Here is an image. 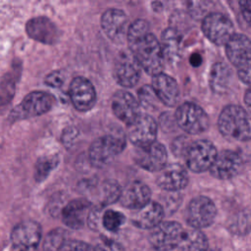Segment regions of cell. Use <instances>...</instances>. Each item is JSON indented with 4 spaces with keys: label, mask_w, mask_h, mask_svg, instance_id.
<instances>
[{
    "label": "cell",
    "mask_w": 251,
    "mask_h": 251,
    "mask_svg": "<svg viewBox=\"0 0 251 251\" xmlns=\"http://www.w3.org/2000/svg\"><path fill=\"white\" fill-rule=\"evenodd\" d=\"M202 30L205 36L216 45H226L234 34L231 21L222 13L213 12L206 15L202 21Z\"/></svg>",
    "instance_id": "ba28073f"
},
{
    "label": "cell",
    "mask_w": 251,
    "mask_h": 251,
    "mask_svg": "<svg viewBox=\"0 0 251 251\" xmlns=\"http://www.w3.org/2000/svg\"><path fill=\"white\" fill-rule=\"evenodd\" d=\"M162 53L165 61L176 62L181 50V37L174 28H167L161 37L160 41Z\"/></svg>",
    "instance_id": "484cf974"
},
{
    "label": "cell",
    "mask_w": 251,
    "mask_h": 251,
    "mask_svg": "<svg viewBox=\"0 0 251 251\" xmlns=\"http://www.w3.org/2000/svg\"><path fill=\"white\" fill-rule=\"evenodd\" d=\"M209 246L206 235L196 228L185 229L184 235L177 246V251H207Z\"/></svg>",
    "instance_id": "4316f807"
},
{
    "label": "cell",
    "mask_w": 251,
    "mask_h": 251,
    "mask_svg": "<svg viewBox=\"0 0 251 251\" xmlns=\"http://www.w3.org/2000/svg\"><path fill=\"white\" fill-rule=\"evenodd\" d=\"M128 26L127 17L120 9H108L101 17V27L103 31L115 43H122L126 38Z\"/></svg>",
    "instance_id": "4fadbf2b"
},
{
    "label": "cell",
    "mask_w": 251,
    "mask_h": 251,
    "mask_svg": "<svg viewBox=\"0 0 251 251\" xmlns=\"http://www.w3.org/2000/svg\"><path fill=\"white\" fill-rule=\"evenodd\" d=\"M126 39L131 55L140 68L152 76L162 73L165 60L160 41L150 31L145 20L137 19L128 26Z\"/></svg>",
    "instance_id": "6da1fadb"
},
{
    "label": "cell",
    "mask_w": 251,
    "mask_h": 251,
    "mask_svg": "<svg viewBox=\"0 0 251 251\" xmlns=\"http://www.w3.org/2000/svg\"><path fill=\"white\" fill-rule=\"evenodd\" d=\"M69 92L73 105L78 111H88L96 102L95 88L93 84L83 76H76L72 80Z\"/></svg>",
    "instance_id": "9a60e30c"
},
{
    "label": "cell",
    "mask_w": 251,
    "mask_h": 251,
    "mask_svg": "<svg viewBox=\"0 0 251 251\" xmlns=\"http://www.w3.org/2000/svg\"><path fill=\"white\" fill-rule=\"evenodd\" d=\"M159 101L168 107H175L179 101V87L175 78L164 73L153 76L152 85Z\"/></svg>",
    "instance_id": "d6986e66"
},
{
    "label": "cell",
    "mask_w": 251,
    "mask_h": 251,
    "mask_svg": "<svg viewBox=\"0 0 251 251\" xmlns=\"http://www.w3.org/2000/svg\"><path fill=\"white\" fill-rule=\"evenodd\" d=\"M217 155L218 152L215 145L205 139L189 143L183 150L185 164L194 173H202L209 170Z\"/></svg>",
    "instance_id": "277c9868"
},
{
    "label": "cell",
    "mask_w": 251,
    "mask_h": 251,
    "mask_svg": "<svg viewBox=\"0 0 251 251\" xmlns=\"http://www.w3.org/2000/svg\"><path fill=\"white\" fill-rule=\"evenodd\" d=\"M67 239V231L63 228L51 230L45 237L43 243L44 251H58Z\"/></svg>",
    "instance_id": "1f68e13d"
},
{
    "label": "cell",
    "mask_w": 251,
    "mask_h": 251,
    "mask_svg": "<svg viewBox=\"0 0 251 251\" xmlns=\"http://www.w3.org/2000/svg\"><path fill=\"white\" fill-rule=\"evenodd\" d=\"M93 251H126L123 245L112 239H104L98 243Z\"/></svg>",
    "instance_id": "d590c367"
},
{
    "label": "cell",
    "mask_w": 251,
    "mask_h": 251,
    "mask_svg": "<svg viewBox=\"0 0 251 251\" xmlns=\"http://www.w3.org/2000/svg\"><path fill=\"white\" fill-rule=\"evenodd\" d=\"M41 239V227L33 221H25L15 226L11 234L16 251H35Z\"/></svg>",
    "instance_id": "7c38bea8"
},
{
    "label": "cell",
    "mask_w": 251,
    "mask_h": 251,
    "mask_svg": "<svg viewBox=\"0 0 251 251\" xmlns=\"http://www.w3.org/2000/svg\"><path fill=\"white\" fill-rule=\"evenodd\" d=\"M242 166V158L237 152L224 150L218 153L209 171L210 174L218 179H228L235 176Z\"/></svg>",
    "instance_id": "5bb4252c"
},
{
    "label": "cell",
    "mask_w": 251,
    "mask_h": 251,
    "mask_svg": "<svg viewBox=\"0 0 251 251\" xmlns=\"http://www.w3.org/2000/svg\"><path fill=\"white\" fill-rule=\"evenodd\" d=\"M229 229L236 234H245L251 229V213L241 211L233 217L229 224Z\"/></svg>",
    "instance_id": "4dcf8cb0"
},
{
    "label": "cell",
    "mask_w": 251,
    "mask_h": 251,
    "mask_svg": "<svg viewBox=\"0 0 251 251\" xmlns=\"http://www.w3.org/2000/svg\"><path fill=\"white\" fill-rule=\"evenodd\" d=\"M90 202L84 198L75 199L62 210V220L71 228H80L84 226L89 214Z\"/></svg>",
    "instance_id": "603a6c76"
},
{
    "label": "cell",
    "mask_w": 251,
    "mask_h": 251,
    "mask_svg": "<svg viewBox=\"0 0 251 251\" xmlns=\"http://www.w3.org/2000/svg\"><path fill=\"white\" fill-rule=\"evenodd\" d=\"M64 82V75L60 71H54L45 77V83L51 87H59Z\"/></svg>",
    "instance_id": "8d00e7d4"
},
{
    "label": "cell",
    "mask_w": 251,
    "mask_h": 251,
    "mask_svg": "<svg viewBox=\"0 0 251 251\" xmlns=\"http://www.w3.org/2000/svg\"><path fill=\"white\" fill-rule=\"evenodd\" d=\"M126 217L124 214L114 210H107L104 212L101 223L103 226L109 231H118L125 224Z\"/></svg>",
    "instance_id": "d6a6232c"
},
{
    "label": "cell",
    "mask_w": 251,
    "mask_h": 251,
    "mask_svg": "<svg viewBox=\"0 0 251 251\" xmlns=\"http://www.w3.org/2000/svg\"><path fill=\"white\" fill-rule=\"evenodd\" d=\"M138 100L141 105L145 108H153L157 105V102H160L156 96L153 88L149 85H144L138 90Z\"/></svg>",
    "instance_id": "836d02e7"
},
{
    "label": "cell",
    "mask_w": 251,
    "mask_h": 251,
    "mask_svg": "<svg viewBox=\"0 0 251 251\" xmlns=\"http://www.w3.org/2000/svg\"><path fill=\"white\" fill-rule=\"evenodd\" d=\"M164 208L158 202H149L144 207L136 210L131 221L132 224L142 229H152L157 226L164 218Z\"/></svg>",
    "instance_id": "cb8c5ba5"
},
{
    "label": "cell",
    "mask_w": 251,
    "mask_h": 251,
    "mask_svg": "<svg viewBox=\"0 0 251 251\" xmlns=\"http://www.w3.org/2000/svg\"><path fill=\"white\" fill-rule=\"evenodd\" d=\"M167 161L168 153L166 147L156 141L146 147L138 148L135 155L137 165L149 172H160L167 165Z\"/></svg>",
    "instance_id": "2e32d148"
},
{
    "label": "cell",
    "mask_w": 251,
    "mask_h": 251,
    "mask_svg": "<svg viewBox=\"0 0 251 251\" xmlns=\"http://www.w3.org/2000/svg\"><path fill=\"white\" fill-rule=\"evenodd\" d=\"M238 5L244 21L251 25V0H241Z\"/></svg>",
    "instance_id": "74e56055"
},
{
    "label": "cell",
    "mask_w": 251,
    "mask_h": 251,
    "mask_svg": "<svg viewBox=\"0 0 251 251\" xmlns=\"http://www.w3.org/2000/svg\"><path fill=\"white\" fill-rule=\"evenodd\" d=\"M58 251H93V248L83 241L68 239Z\"/></svg>",
    "instance_id": "e575fe53"
},
{
    "label": "cell",
    "mask_w": 251,
    "mask_h": 251,
    "mask_svg": "<svg viewBox=\"0 0 251 251\" xmlns=\"http://www.w3.org/2000/svg\"><path fill=\"white\" fill-rule=\"evenodd\" d=\"M225 46L226 57L240 80L251 86V40L242 33H234Z\"/></svg>",
    "instance_id": "3957f363"
},
{
    "label": "cell",
    "mask_w": 251,
    "mask_h": 251,
    "mask_svg": "<svg viewBox=\"0 0 251 251\" xmlns=\"http://www.w3.org/2000/svg\"><path fill=\"white\" fill-rule=\"evenodd\" d=\"M29 37L44 44H54L59 38V30L55 24L46 17L30 19L25 25Z\"/></svg>",
    "instance_id": "ffe728a7"
},
{
    "label": "cell",
    "mask_w": 251,
    "mask_h": 251,
    "mask_svg": "<svg viewBox=\"0 0 251 251\" xmlns=\"http://www.w3.org/2000/svg\"><path fill=\"white\" fill-rule=\"evenodd\" d=\"M125 147V138L113 134L103 135L93 141L90 145L89 160L93 166L102 168L112 162Z\"/></svg>",
    "instance_id": "5b68a950"
},
{
    "label": "cell",
    "mask_w": 251,
    "mask_h": 251,
    "mask_svg": "<svg viewBox=\"0 0 251 251\" xmlns=\"http://www.w3.org/2000/svg\"><path fill=\"white\" fill-rule=\"evenodd\" d=\"M244 102L247 108L251 111V86L246 90L244 94Z\"/></svg>",
    "instance_id": "ab89813d"
},
{
    "label": "cell",
    "mask_w": 251,
    "mask_h": 251,
    "mask_svg": "<svg viewBox=\"0 0 251 251\" xmlns=\"http://www.w3.org/2000/svg\"><path fill=\"white\" fill-rule=\"evenodd\" d=\"M55 99L50 93L33 91L27 94L12 112L14 119H26L47 113L54 105Z\"/></svg>",
    "instance_id": "9c48e42d"
},
{
    "label": "cell",
    "mask_w": 251,
    "mask_h": 251,
    "mask_svg": "<svg viewBox=\"0 0 251 251\" xmlns=\"http://www.w3.org/2000/svg\"><path fill=\"white\" fill-rule=\"evenodd\" d=\"M231 72L229 67L223 63L217 62L213 65L210 73V86L217 94H225L230 85Z\"/></svg>",
    "instance_id": "d4e9b609"
},
{
    "label": "cell",
    "mask_w": 251,
    "mask_h": 251,
    "mask_svg": "<svg viewBox=\"0 0 251 251\" xmlns=\"http://www.w3.org/2000/svg\"><path fill=\"white\" fill-rule=\"evenodd\" d=\"M201 61H202V59L199 54H193L190 57V64L193 67H198L201 64Z\"/></svg>",
    "instance_id": "f35d334b"
},
{
    "label": "cell",
    "mask_w": 251,
    "mask_h": 251,
    "mask_svg": "<svg viewBox=\"0 0 251 251\" xmlns=\"http://www.w3.org/2000/svg\"><path fill=\"white\" fill-rule=\"evenodd\" d=\"M122 187L118 181L114 179H107L101 185L100 204L101 206L112 204L120 200L122 194Z\"/></svg>",
    "instance_id": "83f0119b"
},
{
    "label": "cell",
    "mask_w": 251,
    "mask_h": 251,
    "mask_svg": "<svg viewBox=\"0 0 251 251\" xmlns=\"http://www.w3.org/2000/svg\"><path fill=\"white\" fill-rule=\"evenodd\" d=\"M150 188L145 183L139 180H134L126 184V186L122 189L120 201L126 208L138 210L148 204L150 202Z\"/></svg>",
    "instance_id": "7402d4cb"
},
{
    "label": "cell",
    "mask_w": 251,
    "mask_h": 251,
    "mask_svg": "<svg viewBox=\"0 0 251 251\" xmlns=\"http://www.w3.org/2000/svg\"><path fill=\"white\" fill-rule=\"evenodd\" d=\"M184 232L185 229L177 222H162L152 228L149 234V242L158 251H170L177 248Z\"/></svg>",
    "instance_id": "52a82bcc"
},
{
    "label": "cell",
    "mask_w": 251,
    "mask_h": 251,
    "mask_svg": "<svg viewBox=\"0 0 251 251\" xmlns=\"http://www.w3.org/2000/svg\"><path fill=\"white\" fill-rule=\"evenodd\" d=\"M175 118L177 126L186 133L199 134L209 126V118L206 112L200 106L191 102L179 105Z\"/></svg>",
    "instance_id": "8992f818"
},
{
    "label": "cell",
    "mask_w": 251,
    "mask_h": 251,
    "mask_svg": "<svg viewBox=\"0 0 251 251\" xmlns=\"http://www.w3.org/2000/svg\"><path fill=\"white\" fill-rule=\"evenodd\" d=\"M158 126L156 121L149 115L139 116L127 126V135L132 144L138 148L146 147L155 142Z\"/></svg>",
    "instance_id": "8fae6325"
},
{
    "label": "cell",
    "mask_w": 251,
    "mask_h": 251,
    "mask_svg": "<svg viewBox=\"0 0 251 251\" xmlns=\"http://www.w3.org/2000/svg\"><path fill=\"white\" fill-rule=\"evenodd\" d=\"M217 216L214 202L206 196L193 198L186 210V221L192 228L200 229L211 226Z\"/></svg>",
    "instance_id": "30bf717a"
},
{
    "label": "cell",
    "mask_w": 251,
    "mask_h": 251,
    "mask_svg": "<svg viewBox=\"0 0 251 251\" xmlns=\"http://www.w3.org/2000/svg\"><path fill=\"white\" fill-rule=\"evenodd\" d=\"M188 179V175L182 166L179 164H167L159 172L156 181L165 190L177 191L187 185Z\"/></svg>",
    "instance_id": "44dd1931"
},
{
    "label": "cell",
    "mask_w": 251,
    "mask_h": 251,
    "mask_svg": "<svg viewBox=\"0 0 251 251\" xmlns=\"http://www.w3.org/2000/svg\"><path fill=\"white\" fill-rule=\"evenodd\" d=\"M114 77L120 85L126 88L137 84L140 78V67L132 55L123 54L119 56L114 67Z\"/></svg>",
    "instance_id": "ac0fdd59"
},
{
    "label": "cell",
    "mask_w": 251,
    "mask_h": 251,
    "mask_svg": "<svg viewBox=\"0 0 251 251\" xmlns=\"http://www.w3.org/2000/svg\"><path fill=\"white\" fill-rule=\"evenodd\" d=\"M112 110L115 116L126 126L130 125L140 114L138 101L132 94L125 90H118L113 95Z\"/></svg>",
    "instance_id": "e0dca14e"
},
{
    "label": "cell",
    "mask_w": 251,
    "mask_h": 251,
    "mask_svg": "<svg viewBox=\"0 0 251 251\" xmlns=\"http://www.w3.org/2000/svg\"><path fill=\"white\" fill-rule=\"evenodd\" d=\"M16 90V77L7 74L0 81V109L5 108L12 100Z\"/></svg>",
    "instance_id": "f546056e"
},
{
    "label": "cell",
    "mask_w": 251,
    "mask_h": 251,
    "mask_svg": "<svg viewBox=\"0 0 251 251\" xmlns=\"http://www.w3.org/2000/svg\"><path fill=\"white\" fill-rule=\"evenodd\" d=\"M59 163V158L56 155L44 156L38 158L35 169H34V178L37 182L43 181L49 174L57 167Z\"/></svg>",
    "instance_id": "f1b7e54d"
},
{
    "label": "cell",
    "mask_w": 251,
    "mask_h": 251,
    "mask_svg": "<svg viewBox=\"0 0 251 251\" xmlns=\"http://www.w3.org/2000/svg\"><path fill=\"white\" fill-rule=\"evenodd\" d=\"M218 126L222 135L229 140L248 141L251 139V113L241 106L228 105L221 112Z\"/></svg>",
    "instance_id": "7a4b0ae2"
}]
</instances>
